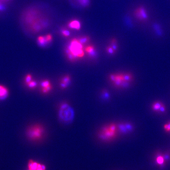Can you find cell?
<instances>
[{
    "mask_svg": "<svg viewBox=\"0 0 170 170\" xmlns=\"http://www.w3.org/2000/svg\"><path fill=\"white\" fill-rule=\"evenodd\" d=\"M166 111V108H165V105H164V104L162 105L161 107L160 110H159V112H164Z\"/></svg>",
    "mask_w": 170,
    "mask_h": 170,
    "instance_id": "27",
    "label": "cell"
},
{
    "mask_svg": "<svg viewBox=\"0 0 170 170\" xmlns=\"http://www.w3.org/2000/svg\"><path fill=\"white\" fill-rule=\"evenodd\" d=\"M106 90H104V91H103L102 95H103V97L104 99H108L110 98V94Z\"/></svg>",
    "mask_w": 170,
    "mask_h": 170,
    "instance_id": "26",
    "label": "cell"
},
{
    "mask_svg": "<svg viewBox=\"0 0 170 170\" xmlns=\"http://www.w3.org/2000/svg\"><path fill=\"white\" fill-rule=\"evenodd\" d=\"M33 79V76L31 74L28 73L26 75L24 78V83L25 85H26L28 83L32 80Z\"/></svg>",
    "mask_w": 170,
    "mask_h": 170,
    "instance_id": "19",
    "label": "cell"
},
{
    "mask_svg": "<svg viewBox=\"0 0 170 170\" xmlns=\"http://www.w3.org/2000/svg\"><path fill=\"white\" fill-rule=\"evenodd\" d=\"M47 167L44 164L39 163L32 159L28 161L27 170H46Z\"/></svg>",
    "mask_w": 170,
    "mask_h": 170,
    "instance_id": "8",
    "label": "cell"
},
{
    "mask_svg": "<svg viewBox=\"0 0 170 170\" xmlns=\"http://www.w3.org/2000/svg\"><path fill=\"white\" fill-rule=\"evenodd\" d=\"M61 33L62 35L65 37H68L70 36V32L66 29H63L62 30Z\"/></svg>",
    "mask_w": 170,
    "mask_h": 170,
    "instance_id": "23",
    "label": "cell"
},
{
    "mask_svg": "<svg viewBox=\"0 0 170 170\" xmlns=\"http://www.w3.org/2000/svg\"><path fill=\"white\" fill-rule=\"evenodd\" d=\"M60 120L64 123L72 122L74 119L75 113L72 107L67 103H63L60 105L58 112Z\"/></svg>",
    "mask_w": 170,
    "mask_h": 170,
    "instance_id": "6",
    "label": "cell"
},
{
    "mask_svg": "<svg viewBox=\"0 0 170 170\" xmlns=\"http://www.w3.org/2000/svg\"><path fill=\"white\" fill-rule=\"evenodd\" d=\"M118 132V125L115 123H111L100 129L98 132V137L103 141H110L116 138Z\"/></svg>",
    "mask_w": 170,
    "mask_h": 170,
    "instance_id": "5",
    "label": "cell"
},
{
    "mask_svg": "<svg viewBox=\"0 0 170 170\" xmlns=\"http://www.w3.org/2000/svg\"><path fill=\"white\" fill-rule=\"evenodd\" d=\"M68 27L70 29L79 30L81 28V24L79 21L73 20L69 22L68 24Z\"/></svg>",
    "mask_w": 170,
    "mask_h": 170,
    "instance_id": "11",
    "label": "cell"
},
{
    "mask_svg": "<svg viewBox=\"0 0 170 170\" xmlns=\"http://www.w3.org/2000/svg\"><path fill=\"white\" fill-rule=\"evenodd\" d=\"M78 39L80 43H81L83 45L86 44L90 40V37L88 36H82V37H79Z\"/></svg>",
    "mask_w": 170,
    "mask_h": 170,
    "instance_id": "17",
    "label": "cell"
},
{
    "mask_svg": "<svg viewBox=\"0 0 170 170\" xmlns=\"http://www.w3.org/2000/svg\"><path fill=\"white\" fill-rule=\"evenodd\" d=\"M164 128L166 132H170V121L164 125Z\"/></svg>",
    "mask_w": 170,
    "mask_h": 170,
    "instance_id": "24",
    "label": "cell"
},
{
    "mask_svg": "<svg viewBox=\"0 0 170 170\" xmlns=\"http://www.w3.org/2000/svg\"><path fill=\"white\" fill-rule=\"evenodd\" d=\"M164 104L161 102L158 101L155 102L152 105V109L153 111H159L162 105Z\"/></svg>",
    "mask_w": 170,
    "mask_h": 170,
    "instance_id": "15",
    "label": "cell"
},
{
    "mask_svg": "<svg viewBox=\"0 0 170 170\" xmlns=\"http://www.w3.org/2000/svg\"><path fill=\"white\" fill-rule=\"evenodd\" d=\"M44 36H45L46 39L48 44H50L53 41V36L51 34H48L44 35Z\"/></svg>",
    "mask_w": 170,
    "mask_h": 170,
    "instance_id": "21",
    "label": "cell"
},
{
    "mask_svg": "<svg viewBox=\"0 0 170 170\" xmlns=\"http://www.w3.org/2000/svg\"><path fill=\"white\" fill-rule=\"evenodd\" d=\"M136 16L140 19H145L147 17L145 10L142 8L138 9L136 11Z\"/></svg>",
    "mask_w": 170,
    "mask_h": 170,
    "instance_id": "14",
    "label": "cell"
},
{
    "mask_svg": "<svg viewBox=\"0 0 170 170\" xmlns=\"http://www.w3.org/2000/svg\"><path fill=\"white\" fill-rule=\"evenodd\" d=\"M156 162L158 165H163L164 163V158L161 156H159L156 158Z\"/></svg>",
    "mask_w": 170,
    "mask_h": 170,
    "instance_id": "22",
    "label": "cell"
},
{
    "mask_svg": "<svg viewBox=\"0 0 170 170\" xmlns=\"http://www.w3.org/2000/svg\"><path fill=\"white\" fill-rule=\"evenodd\" d=\"M37 44L41 47H44L49 44L44 36H39L37 37Z\"/></svg>",
    "mask_w": 170,
    "mask_h": 170,
    "instance_id": "13",
    "label": "cell"
},
{
    "mask_svg": "<svg viewBox=\"0 0 170 170\" xmlns=\"http://www.w3.org/2000/svg\"><path fill=\"white\" fill-rule=\"evenodd\" d=\"M83 46L84 45L80 43L78 38L71 40L66 50L68 59L73 61L84 57L85 52Z\"/></svg>",
    "mask_w": 170,
    "mask_h": 170,
    "instance_id": "3",
    "label": "cell"
},
{
    "mask_svg": "<svg viewBox=\"0 0 170 170\" xmlns=\"http://www.w3.org/2000/svg\"><path fill=\"white\" fill-rule=\"evenodd\" d=\"M106 50L108 54H110L111 55H114V54L116 52L115 50H114V49L110 45L108 46L107 47Z\"/></svg>",
    "mask_w": 170,
    "mask_h": 170,
    "instance_id": "20",
    "label": "cell"
},
{
    "mask_svg": "<svg viewBox=\"0 0 170 170\" xmlns=\"http://www.w3.org/2000/svg\"><path fill=\"white\" fill-rule=\"evenodd\" d=\"M26 86L30 90H34L38 86V83L36 81L33 79L32 80L26 84Z\"/></svg>",
    "mask_w": 170,
    "mask_h": 170,
    "instance_id": "16",
    "label": "cell"
},
{
    "mask_svg": "<svg viewBox=\"0 0 170 170\" xmlns=\"http://www.w3.org/2000/svg\"><path fill=\"white\" fill-rule=\"evenodd\" d=\"M1 1L4 2V3H6L7 2L9 1L10 0H1Z\"/></svg>",
    "mask_w": 170,
    "mask_h": 170,
    "instance_id": "28",
    "label": "cell"
},
{
    "mask_svg": "<svg viewBox=\"0 0 170 170\" xmlns=\"http://www.w3.org/2000/svg\"><path fill=\"white\" fill-rule=\"evenodd\" d=\"M84 51L85 53L90 56L93 57L95 56L96 54V50L95 47L92 45H89L87 46L84 48Z\"/></svg>",
    "mask_w": 170,
    "mask_h": 170,
    "instance_id": "12",
    "label": "cell"
},
{
    "mask_svg": "<svg viewBox=\"0 0 170 170\" xmlns=\"http://www.w3.org/2000/svg\"><path fill=\"white\" fill-rule=\"evenodd\" d=\"M39 85L40 91L42 94H48L50 92L53 88L51 82L48 79L42 80Z\"/></svg>",
    "mask_w": 170,
    "mask_h": 170,
    "instance_id": "7",
    "label": "cell"
},
{
    "mask_svg": "<svg viewBox=\"0 0 170 170\" xmlns=\"http://www.w3.org/2000/svg\"><path fill=\"white\" fill-rule=\"evenodd\" d=\"M45 134L44 126L40 123H34L30 125L26 130L25 135L29 141L37 142L43 139Z\"/></svg>",
    "mask_w": 170,
    "mask_h": 170,
    "instance_id": "4",
    "label": "cell"
},
{
    "mask_svg": "<svg viewBox=\"0 0 170 170\" xmlns=\"http://www.w3.org/2000/svg\"><path fill=\"white\" fill-rule=\"evenodd\" d=\"M71 76L69 75H66L63 76L60 80V85L61 88L64 90L67 88L70 85L71 82Z\"/></svg>",
    "mask_w": 170,
    "mask_h": 170,
    "instance_id": "9",
    "label": "cell"
},
{
    "mask_svg": "<svg viewBox=\"0 0 170 170\" xmlns=\"http://www.w3.org/2000/svg\"><path fill=\"white\" fill-rule=\"evenodd\" d=\"M109 80L115 87L118 89L127 88L134 80V77L130 72L111 73L109 76Z\"/></svg>",
    "mask_w": 170,
    "mask_h": 170,
    "instance_id": "2",
    "label": "cell"
},
{
    "mask_svg": "<svg viewBox=\"0 0 170 170\" xmlns=\"http://www.w3.org/2000/svg\"><path fill=\"white\" fill-rule=\"evenodd\" d=\"M5 3H4L0 0V12L3 11L5 10L6 6L5 5Z\"/></svg>",
    "mask_w": 170,
    "mask_h": 170,
    "instance_id": "25",
    "label": "cell"
},
{
    "mask_svg": "<svg viewBox=\"0 0 170 170\" xmlns=\"http://www.w3.org/2000/svg\"><path fill=\"white\" fill-rule=\"evenodd\" d=\"M10 91L6 86L0 84V101L4 100L8 98Z\"/></svg>",
    "mask_w": 170,
    "mask_h": 170,
    "instance_id": "10",
    "label": "cell"
},
{
    "mask_svg": "<svg viewBox=\"0 0 170 170\" xmlns=\"http://www.w3.org/2000/svg\"><path fill=\"white\" fill-rule=\"evenodd\" d=\"M78 3L84 7L88 6L90 4V0H77Z\"/></svg>",
    "mask_w": 170,
    "mask_h": 170,
    "instance_id": "18",
    "label": "cell"
},
{
    "mask_svg": "<svg viewBox=\"0 0 170 170\" xmlns=\"http://www.w3.org/2000/svg\"><path fill=\"white\" fill-rule=\"evenodd\" d=\"M20 22L27 32L35 35L47 29L50 25V19L43 14L36 6L27 8L22 12Z\"/></svg>",
    "mask_w": 170,
    "mask_h": 170,
    "instance_id": "1",
    "label": "cell"
}]
</instances>
